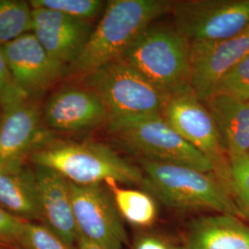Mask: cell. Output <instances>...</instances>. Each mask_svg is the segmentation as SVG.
Wrapping results in <instances>:
<instances>
[{
    "label": "cell",
    "instance_id": "29",
    "mask_svg": "<svg viewBox=\"0 0 249 249\" xmlns=\"http://www.w3.org/2000/svg\"><path fill=\"white\" fill-rule=\"evenodd\" d=\"M77 249H103L100 245L89 240L88 238L79 234L78 239L76 242Z\"/></svg>",
    "mask_w": 249,
    "mask_h": 249
},
{
    "label": "cell",
    "instance_id": "28",
    "mask_svg": "<svg viewBox=\"0 0 249 249\" xmlns=\"http://www.w3.org/2000/svg\"><path fill=\"white\" fill-rule=\"evenodd\" d=\"M135 249H169V248L157 237L143 236L137 242Z\"/></svg>",
    "mask_w": 249,
    "mask_h": 249
},
{
    "label": "cell",
    "instance_id": "4",
    "mask_svg": "<svg viewBox=\"0 0 249 249\" xmlns=\"http://www.w3.org/2000/svg\"><path fill=\"white\" fill-rule=\"evenodd\" d=\"M168 94L190 85V44L175 27H148L121 58Z\"/></svg>",
    "mask_w": 249,
    "mask_h": 249
},
{
    "label": "cell",
    "instance_id": "21",
    "mask_svg": "<svg viewBox=\"0 0 249 249\" xmlns=\"http://www.w3.org/2000/svg\"><path fill=\"white\" fill-rule=\"evenodd\" d=\"M33 30L39 29L58 33H91L93 28L88 20L71 18L52 9L32 8ZM33 32V31H32Z\"/></svg>",
    "mask_w": 249,
    "mask_h": 249
},
{
    "label": "cell",
    "instance_id": "15",
    "mask_svg": "<svg viewBox=\"0 0 249 249\" xmlns=\"http://www.w3.org/2000/svg\"><path fill=\"white\" fill-rule=\"evenodd\" d=\"M176 249H249V226L231 215L202 217Z\"/></svg>",
    "mask_w": 249,
    "mask_h": 249
},
{
    "label": "cell",
    "instance_id": "12",
    "mask_svg": "<svg viewBox=\"0 0 249 249\" xmlns=\"http://www.w3.org/2000/svg\"><path fill=\"white\" fill-rule=\"evenodd\" d=\"M43 113L38 103L26 99L3 109L0 119V166L24 163L45 141Z\"/></svg>",
    "mask_w": 249,
    "mask_h": 249
},
{
    "label": "cell",
    "instance_id": "23",
    "mask_svg": "<svg viewBox=\"0 0 249 249\" xmlns=\"http://www.w3.org/2000/svg\"><path fill=\"white\" fill-rule=\"evenodd\" d=\"M22 249H75L45 224L24 221L18 237Z\"/></svg>",
    "mask_w": 249,
    "mask_h": 249
},
{
    "label": "cell",
    "instance_id": "25",
    "mask_svg": "<svg viewBox=\"0 0 249 249\" xmlns=\"http://www.w3.org/2000/svg\"><path fill=\"white\" fill-rule=\"evenodd\" d=\"M214 93L249 102V53L218 81Z\"/></svg>",
    "mask_w": 249,
    "mask_h": 249
},
{
    "label": "cell",
    "instance_id": "11",
    "mask_svg": "<svg viewBox=\"0 0 249 249\" xmlns=\"http://www.w3.org/2000/svg\"><path fill=\"white\" fill-rule=\"evenodd\" d=\"M249 53V25L236 36L216 43L190 44V87L205 103L223 75Z\"/></svg>",
    "mask_w": 249,
    "mask_h": 249
},
{
    "label": "cell",
    "instance_id": "3",
    "mask_svg": "<svg viewBox=\"0 0 249 249\" xmlns=\"http://www.w3.org/2000/svg\"><path fill=\"white\" fill-rule=\"evenodd\" d=\"M140 164L143 185L170 208L208 209L244 218L229 189L213 173L147 159H140Z\"/></svg>",
    "mask_w": 249,
    "mask_h": 249
},
{
    "label": "cell",
    "instance_id": "6",
    "mask_svg": "<svg viewBox=\"0 0 249 249\" xmlns=\"http://www.w3.org/2000/svg\"><path fill=\"white\" fill-rule=\"evenodd\" d=\"M86 79L87 86L105 103L108 120L162 114L167 95L122 59L108 64Z\"/></svg>",
    "mask_w": 249,
    "mask_h": 249
},
{
    "label": "cell",
    "instance_id": "20",
    "mask_svg": "<svg viewBox=\"0 0 249 249\" xmlns=\"http://www.w3.org/2000/svg\"><path fill=\"white\" fill-rule=\"evenodd\" d=\"M33 31L32 7L22 0H0V45Z\"/></svg>",
    "mask_w": 249,
    "mask_h": 249
},
{
    "label": "cell",
    "instance_id": "1",
    "mask_svg": "<svg viewBox=\"0 0 249 249\" xmlns=\"http://www.w3.org/2000/svg\"><path fill=\"white\" fill-rule=\"evenodd\" d=\"M174 1L111 0L68 74L86 78L122 58L156 18L172 10Z\"/></svg>",
    "mask_w": 249,
    "mask_h": 249
},
{
    "label": "cell",
    "instance_id": "14",
    "mask_svg": "<svg viewBox=\"0 0 249 249\" xmlns=\"http://www.w3.org/2000/svg\"><path fill=\"white\" fill-rule=\"evenodd\" d=\"M41 220L45 226L74 247L79 236L69 181L52 169L36 166Z\"/></svg>",
    "mask_w": 249,
    "mask_h": 249
},
{
    "label": "cell",
    "instance_id": "27",
    "mask_svg": "<svg viewBox=\"0 0 249 249\" xmlns=\"http://www.w3.org/2000/svg\"><path fill=\"white\" fill-rule=\"evenodd\" d=\"M24 221L9 213L0 206V242L18 246V237Z\"/></svg>",
    "mask_w": 249,
    "mask_h": 249
},
{
    "label": "cell",
    "instance_id": "24",
    "mask_svg": "<svg viewBox=\"0 0 249 249\" xmlns=\"http://www.w3.org/2000/svg\"><path fill=\"white\" fill-rule=\"evenodd\" d=\"M32 8L52 9L71 18L88 20L96 17L105 6L101 0H32Z\"/></svg>",
    "mask_w": 249,
    "mask_h": 249
},
{
    "label": "cell",
    "instance_id": "26",
    "mask_svg": "<svg viewBox=\"0 0 249 249\" xmlns=\"http://www.w3.org/2000/svg\"><path fill=\"white\" fill-rule=\"evenodd\" d=\"M29 99L12 78L6 57L0 45V106L2 109Z\"/></svg>",
    "mask_w": 249,
    "mask_h": 249
},
{
    "label": "cell",
    "instance_id": "18",
    "mask_svg": "<svg viewBox=\"0 0 249 249\" xmlns=\"http://www.w3.org/2000/svg\"><path fill=\"white\" fill-rule=\"evenodd\" d=\"M105 185L114 198L116 208L126 222L136 226L146 227L157 218V205L149 194L136 189L123 188L118 183L108 179Z\"/></svg>",
    "mask_w": 249,
    "mask_h": 249
},
{
    "label": "cell",
    "instance_id": "7",
    "mask_svg": "<svg viewBox=\"0 0 249 249\" xmlns=\"http://www.w3.org/2000/svg\"><path fill=\"white\" fill-rule=\"evenodd\" d=\"M161 116L186 142L209 159L216 178L229 189V160L218 128L210 111L190 85L168 94Z\"/></svg>",
    "mask_w": 249,
    "mask_h": 249
},
{
    "label": "cell",
    "instance_id": "19",
    "mask_svg": "<svg viewBox=\"0 0 249 249\" xmlns=\"http://www.w3.org/2000/svg\"><path fill=\"white\" fill-rule=\"evenodd\" d=\"M32 33L48 54L68 69L78 58L91 34L47 32L39 29L33 30Z\"/></svg>",
    "mask_w": 249,
    "mask_h": 249
},
{
    "label": "cell",
    "instance_id": "10",
    "mask_svg": "<svg viewBox=\"0 0 249 249\" xmlns=\"http://www.w3.org/2000/svg\"><path fill=\"white\" fill-rule=\"evenodd\" d=\"M1 48L13 80L29 99L36 100L69 71L48 54L34 33L19 36Z\"/></svg>",
    "mask_w": 249,
    "mask_h": 249
},
{
    "label": "cell",
    "instance_id": "17",
    "mask_svg": "<svg viewBox=\"0 0 249 249\" xmlns=\"http://www.w3.org/2000/svg\"><path fill=\"white\" fill-rule=\"evenodd\" d=\"M227 157L249 153V102L214 93L204 103Z\"/></svg>",
    "mask_w": 249,
    "mask_h": 249
},
{
    "label": "cell",
    "instance_id": "30",
    "mask_svg": "<svg viewBox=\"0 0 249 249\" xmlns=\"http://www.w3.org/2000/svg\"><path fill=\"white\" fill-rule=\"evenodd\" d=\"M0 249H2V248H1V247H0Z\"/></svg>",
    "mask_w": 249,
    "mask_h": 249
},
{
    "label": "cell",
    "instance_id": "2",
    "mask_svg": "<svg viewBox=\"0 0 249 249\" xmlns=\"http://www.w3.org/2000/svg\"><path fill=\"white\" fill-rule=\"evenodd\" d=\"M30 158L36 166L53 170L80 186L103 184L108 179L124 184L144 183L142 169L102 143L77 142L47 137Z\"/></svg>",
    "mask_w": 249,
    "mask_h": 249
},
{
    "label": "cell",
    "instance_id": "13",
    "mask_svg": "<svg viewBox=\"0 0 249 249\" xmlns=\"http://www.w3.org/2000/svg\"><path fill=\"white\" fill-rule=\"evenodd\" d=\"M43 117L49 128L77 132L97 127L108 121V112L98 93L89 86L63 87L45 104Z\"/></svg>",
    "mask_w": 249,
    "mask_h": 249
},
{
    "label": "cell",
    "instance_id": "5",
    "mask_svg": "<svg viewBox=\"0 0 249 249\" xmlns=\"http://www.w3.org/2000/svg\"><path fill=\"white\" fill-rule=\"evenodd\" d=\"M108 131L124 149L141 159L188 166L214 174L213 163L186 142L160 115L110 119Z\"/></svg>",
    "mask_w": 249,
    "mask_h": 249
},
{
    "label": "cell",
    "instance_id": "22",
    "mask_svg": "<svg viewBox=\"0 0 249 249\" xmlns=\"http://www.w3.org/2000/svg\"><path fill=\"white\" fill-rule=\"evenodd\" d=\"M229 189L244 218L249 219V153L231 156Z\"/></svg>",
    "mask_w": 249,
    "mask_h": 249
},
{
    "label": "cell",
    "instance_id": "16",
    "mask_svg": "<svg viewBox=\"0 0 249 249\" xmlns=\"http://www.w3.org/2000/svg\"><path fill=\"white\" fill-rule=\"evenodd\" d=\"M0 206L20 220H41L36 172L25 163L0 166Z\"/></svg>",
    "mask_w": 249,
    "mask_h": 249
},
{
    "label": "cell",
    "instance_id": "8",
    "mask_svg": "<svg viewBox=\"0 0 249 249\" xmlns=\"http://www.w3.org/2000/svg\"><path fill=\"white\" fill-rule=\"evenodd\" d=\"M171 11L189 44L221 42L249 25V0L174 1Z\"/></svg>",
    "mask_w": 249,
    "mask_h": 249
},
{
    "label": "cell",
    "instance_id": "9",
    "mask_svg": "<svg viewBox=\"0 0 249 249\" xmlns=\"http://www.w3.org/2000/svg\"><path fill=\"white\" fill-rule=\"evenodd\" d=\"M69 186L79 234L103 249H125L127 233L107 186H80L70 181Z\"/></svg>",
    "mask_w": 249,
    "mask_h": 249
},
{
    "label": "cell",
    "instance_id": "31",
    "mask_svg": "<svg viewBox=\"0 0 249 249\" xmlns=\"http://www.w3.org/2000/svg\"><path fill=\"white\" fill-rule=\"evenodd\" d=\"M0 247H1V246H0Z\"/></svg>",
    "mask_w": 249,
    "mask_h": 249
}]
</instances>
